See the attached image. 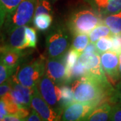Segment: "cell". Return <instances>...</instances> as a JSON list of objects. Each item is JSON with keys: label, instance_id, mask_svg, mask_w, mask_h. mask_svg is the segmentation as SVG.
Here are the masks:
<instances>
[{"label": "cell", "instance_id": "obj_37", "mask_svg": "<svg viewBox=\"0 0 121 121\" xmlns=\"http://www.w3.org/2000/svg\"><path fill=\"white\" fill-rule=\"evenodd\" d=\"M4 121H21L22 119L20 117L18 116L17 114H8L4 117Z\"/></svg>", "mask_w": 121, "mask_h": 121}, {"label": "cell", "instance_id": "obj_28", "mask_svg": "<svg viewBox=\"0 0 121 121\" xmlns=\"http://www.w3.org/2000/svg\"><path fill=\"white\" fill-rule=\"evenodd\" d=\"M21 1L22 0H0V6L9 14L13 12Z\"/></svg>", "mask_w": 121, "mask_h": 121}, {"label": "cell", "instance_id": "obj_3", "mask_svg": "<svg viewBox=\"0 0 121 121\" xmlns=\"http://www.w3.org/2000/svg\"><path fill=\"white\" fill-rule=\"evenodd\" d=\"M70 31L67 26L56 23L48 31L46 36V48L48 58L60 59L71 47Z\"/></svg>", "mask_w": 121, "mask_h": 121}, {"label": "cell", "instance_id": "obj_11", "mask_svg": "<svg viewBox=\"0 0 121 121\" xmlns=\"http://www.w3.org/2000/svg\"><path fill=\"white\" fill-rule=\"evenodd\" d=\"M100 60L106 75L113 83L121 79L119 73L118 53L110 50L100 55Z\"/></svg>", "mask_w": 121, "mask_h": 121}, {"label": "cell", "instance_id": "obj_36", "mask_svg": "<svg viewBox=\"0 0 121 121\" xmlns=\"http://www.w3.org/2000/svg\"><path fill=\"white\" fill-rule=\"evenodd\" d=\"M83 52H92V53L98 54L96 47H95V44L92 43H88V44L86 46V47L85 48V49L83 50Z\"/></svg>", "mask_w": 121, "mask_h": 121}, {"label": "cell", "instance_id": "obj_42", "mask_svg": "<svg viewBox=\"0 0 121 121\" xmlns=\"http://www.w3.org/2000/svg\"><path fill=\"white\" fill-rule=\"evenodd\" d=\"M4 120V116H2L1 114H0V121H2Z\"/></svg>", "mask_w": 121, "mask_h": 121}, {"label": "cell", "instance_id": "obj_30", "mask_svg": "<svg viewBox=\"0 0 121 121\" xmlns=\"http://www.w3.org/2000/svg\"><path fill=\"white\" fill-rule=\"evenodd\" d=\"M84 1L99 14L110 0H84Z\"/></svg>", "mask_w": 121, "mask_h": 121}, {"label": "cell", "instance_id": "obj_15", "mask_svg": "<svg viewBox=\"0 0 121 121\" xmlns=\"http://www.w3.org/2000/svg\"><path fill=\"white\" fill-rule=\"evenodd\" d=\"M112 111L111 105L104 102L93 110L91 114L87 117L86 121H110V117Z\"/></svg>", "mask_w": 121, "mask_h": 121}, {"label": "cell", "instance_id": "obj_29", "mask_svg": "<svg viewBox=\"0 0 121 121\" xmlns=\"http://www.w3.org/2000/svg\"><path fill=\"white\" fill-rule=\"evenodd\" d=\"M110 103L113 104H121V79L114 87L112 94L109 99Z\"/></svg>", "mask_w": 121, "mask_h": 121}, {"label": "cell", "instance_id": "obj_4", "mask_svg": "<svg viewBox=\"0 0 121 121\" xmlns=\"http://www.w3.org/2000/svg\"><path fill=\"white\" fill-rule=\"evenodd\" d=\"M38 0H22L13 12L7 14L1 35L4 39L14 29L26 26L34 17Z\"/></svg>", "mask_w": 121, "mask_h": 121}, {"label": "cell", "instance_id": "obj_31", "mask_svg": "<svg viewBox=\"0 0 121 121\" xmlns=\"http://www.w3.org/2000/svg\"><path fill=\"white\" fill-rule=\"evenodd\" d=\"M110 121H121V104H115L112 106Z\"/></svg>", "mask_w": 121, "mask_h": 121}, {"label": "cell", "instance_id": "obj_10", "mask_svg": "<svg viewBox=\"0 0 121 121\" xmlns=\"http://www.w3.org/2000/svg\"><path fill=\"white\" fill-rule=\"evenodd\" d=\"M96 107L94 104L74 102L64 109L61 121H86L87 117Z\"/></svg>", "mask_w": 121, "mask_h": 121}, {"label": "cell", "instance_id": "obj_13", "mask_svg": "<svg viewBox=\"0 0 121 121\" xmlns=\"http://www.w3.org/2000/svg\"><path fill=\"white\" fill-rule=\"evenodd\" d=\"M26 26H20L16 28L8 35V37L6 38L7 41L4 43L9 48L16 50H24L26 48V35H25Z\"/></svg>", "mask_w": 121, "mask_h": 121}, {"label": "cell", "instance_id": "obj_27", "mask_svg": "<svg viewBox=\"0 0 121 121\" xmlns=\"http://www.w3.org/2000/svg\"><path fill=\"white\" fill-rule=\"evenodd\" d=\"M17 68L10 67L4 65L0 60V85L8 80L16 71Z\"/></svg>", "mask_w": 121, "mask_h": 121}, {"label": "cell", "instance_id": "obj_16", "mask_svg": "<svg viewBox=\"0 0 121 121\" xmlns=\"http://www.w3.org/2000/svg\"><path fill=\"white\" fill-rule=\"evenodd\" d=\"M102 22L110 28L113 35H121V12L104 16Z\"/></svg>", "mask_w": 121, "mask_h": 121}, {"label": "cell", "instance_id": "obj_39", "mask_svg": "<svg viewBox=\"0 0 121 121\" xmlns=\"http://www.w3.org/2000/svg\"><path fill=\"white\" fill-rule=\"evenodd\" d=\"M119 56V73H120V78L121 79V52L118 54Z\"/></svg>", "mask_w": 121, "mask_h": 121}, {"label": "cell", "instance_id": "obj_20", "mask_svg": "<svg viewBox=\"0 0 121 121\" xmlns=\"http://www.w3.org/2000/svg\"><path fill=\"white\" fill-rule=\"evenodd\" d=\"M79 56L80 55L76 51H75L72 48H69V50L65 52V54L63 57V60L66 66L67 70L68 71V74H69L70 69L78 63Z\"/></svg>", "mask_w": 121, "mask_h": 121}, {"label": "cell", "instance_id": "obj_17", "mask_svg": "<svg viewBox=\"0 0 121 121\" xmlns=\"http://www.w3.org/2000/svg\"><path fill=\"white\" fill-rule=\"evenodd\" d=\"M88 35L90 37V43H95L101 38L111 37L113 35L110 28L103 23L96 26Z\"/></svg>", "mask_w": 121, "mask_h": 121}, {"label": "cell", "instance_id": "obj_24", "mask_svg": "<svg viewBox=\"0 0 121 121\" xmlns=\"http://www.w3.org/2000/svg\"><path fill=\"white\" fill-rule=\"evenodd\" d=\"M95 47L99 55L103 52L112 49L113 43L111 37H103L95 43Z\"/></svg>", "mask_w": 121, "mask_h": 121}, {"label": "cell", "instance_id": "obj_34", "mask_svg": "<svg viewBox=\"0 0 121 121\" xmlns=\"http://www.w3.org/2000/svg\"><path fill=\"white\" fill-rule=\"evenodd\" d=\"M43 118L34 109L31 110L29 115L24 119V121H43Z\"/></svg>", "mask_w": 121, "mask_h": 121}, {"label": "cell", "instance_id": "obj_6", "mask_svg": "<svg viewBox=\"0 0 121 121\" xmlns=\"http://www.w3.org/2000/svg\"><path fill=\"white\" fill-rule=\"evenodd\" d=\"M43 99L54 109L63 112L60 87L51 80L45 73L36 85Z\"/></svg>", "mask_w": 121, "mask_h": 121}, {"label": "cell", "instance_id": "obj_41", "mask_svg": "<svg viewBox=\"0 0 121 121\" xmlns=\"http://www.w3.org/2000/svg\"><path fill=\"white\" fill-rule=\"evenodd\" d=\"M38 1H42V0H38ZM46 1H49L50 3H51V4H53V3H55V2L57 1L58 0H46Z\"/></svg>", "mask_w": 121, "mask_h": 121}, {"label": "cell", "instance_id": "obj_5", "mask_svg": "<svg viewBox=\"0 0 121 121\" xmlns=\"http://www.w3.org/2000/svg\"><path fill=\"white\" fill-rule=\"evenodd\" d=\"M15 73L12 75L15 81L24 86L35 87L46 73V61L40 56L22 66L16 73Z\"/></svg>", "mask_w": 121, "mask_h": 121}, {"label": "cell", "instance_id": "obj_19", "mask_svg": "<svg viewBox=\"0 0 121 121\" xmlns=\"http://www.w3.org/2000/svg\"><path fill=\"white\" fill-rule=\"evenodd\" d=\"M52 16L50 14H40L33 17L34 26L39 30L44 31L50 28L52 24Z\"/></svg>", "mask_w": 121, "mask_h": 121}, {"label": "cell", "instance_id": "obj_18", "mask_svg": "<svg viewBox=\"0 0 121 121\" xmlns=\"http://www.w3.org/2000/svg\"><path fill=\"white\" fill-rule=\"evenodd\" d=\"M90 43V37L88 34H78L74 35L70 48H72L81 55Z\"/></svg>", "mask_w": 121, "mask_h": 121}, {"label": "cell", "instance_id": "obj_14", "mask_svg": "<svg viewBox=\"0 0 121 121\" xmlns=\"http://www.w3.org/2000/svg\"><path fill=\"white\" fill-rule=\"evenodd\" d=\"M23 55L21 50L9 48L5 45V49L0 54V60L8 67L17 68L22 61Z\"/></svg>", "mask_w": 121, "mask_h": 121}, {"label": "cell", "instance_id": "obj_7", "mask_svg": "<svg viewBox=\"0 0 121 121\" xmlns=\"http://www.w3.org/2000/svg\"><path fill=\"white\" fill-rule=\"evenodd\" d=\"M78 62L83 65L87 71V75L106 84H110L101 64L100 55L92 52H82Z\"/></svg>", "mask_w": 121, "mask_h": 121}, {"label": "cell", "instance_id": "obj_12", "mask_svg": "<svg viewBox=\"0 0 121 121\" xmlns=\"http://www.w3.org/2000/svg\"><path fill=\"white\" fill-rule=\"evenodd\" d=\"M12 80L13 85L10 90V94L13 101L20 108H30L31 107L32 97L35 91V86L32 87L24 86L15 81L13 78Z\"/></svg>", "mask_w": 121, "mask_h": 121}, {"label": "cell", "instance_id": "obj_1", "mask_svg": "<svg viewBox=\"0 0 121 121\" xmlns=\"http://www.w3.org/2000/svg\"><path fill=\"white\" fill-rule=\"evenodd\" d=\"M75 102L91 104L96 106L109 101L114 87L95 78L84 76L74 80L71 85Z\"/></svg>", "mask_w": 121, "mask_h": 121}, {"label": "cell", "instance_id": "obj_22", "mask_svg": "<svg viewBox=\"0 0 121 121\" xmlns=\"http://www.w3.org/2000/svg\"><path fill=\"white\" fill-rule=\"evenodd\" d=\"M61 94H62V104L63 107L65 109L69 105L75 102L74 98V94L71 87L66 85H63L60 86Z\"/></svg>", "mask_w": 121, "mask_h": 121}, {"label": "cell", "instance_id": "obj_33", "mask_svg": "<svg viewBox=\"0 0 121 121\" xmlns=\"http://www.w3.org/2000/svg\"><path fill=\"white\" fill-rule=\"evenodd\" d=\"M112 40V51L117 52L118 54L121 52V35H112L111 36Z\"/></svg>", "mask_w": 121, "mask_h": 121}, {"label": "cell", "instance_id": "obj_21", "mask_svg": "<svg viewBox=\"0 0 121 121\" xmlns=\"http://www.w3.org/2000/svg\"><path fill=\"white\" fill-rule=\"evenodd\" d=\"M120 12H121V0H110L100 12L99 16L104 17Z\"/></svg>", "mask_w": 121, "mask_h": 121}, {"label": "cell", "instance_id": "obj_32", "mask_svg": "<svg viewBox=\"0 0 121 121\" xmlns=\"http://www.w3.org/2000/svg\"><path fill=\"white\" fill-rule=\"evenodd\" d=\"M12 85H13V80L12 76L4 83L0 85V99L2 97H4L6 94H8L9 91H10Z\"/></svg>", "mask_w": 121, "mask_h": 121}, {"label": "cell", "instance_id": "obj_40", "mask_svg": "<svg viewBox=\"0 0 121 121\" xmlns=\"http://www.w3.org/2000/svg\"><path fill=\"white\" fill-rule=\"evenodd\" d=\"M5 49V45L4 44H0V54L1 53V52L4 51V50Z\"/></svg>", "mask_w": 121, "mask_h": 121}, {"label": "cell", "instance_id": "obj_9", "mask_svg": "<svg viewBox=\"0 0 121 121\" xmlns=\"http://www.w3.org/2000/svg\"><path fill=\"white\" fill-rule=\"evenodd\" d=\"M48 78L59 86L69 83V74L63 60L48 58L46 60V73Z\"/></svg>", "mask_w": 121, "mask_h": 121}, {"label": "cell", "instance_id": "obj_26", "mask_svg": "<svg viewBox=\"0 0 121 121\" xmlns=\"http://www.w3.org/2000/svg\"><path fill=\"white\" fill-rule=\"evenodd\" d=\"M50 14L52 16V9L51 3L46 0L38 1L36 7L35 9V16H38L40 14Z\"/></svg>", "mask_w": 121, "mask_h": 121}, {"label": "cell", "instance_id": "obj_23", "mask_svg": "<svg viewBox=\"0 0 121 121\" xmlns=\"http://www.w3.org/2000/svg\"><path fill=\"white\" fill-rule=\"evenodd\" d=\"M87 71L86 68L83 65H81L78 62L69 71V82H71V81H74L78 78L87 76Z\"/></svg>", "mask_w": 121, "mask_h": 121}, {"label": "cell", "instance_id": "obj_35", "mask_svg": "<svg viewBox=\"0 0 121 121\" xmlns=\"http://www.w3.org/2000/svg\"><path fill=\"white\" fill-rule=\"evenodd\" d=\"M6 16H7V13L4 10V9L2 7L0 6V35L1 33V30L3 28V26L5 23V20L6 18Z\"/></svg>", "mask_w": 121, "mask_h": 121}, {"label": "cell", "instance_id": "obj_2", "mask_svg": "<svg viewBox=\"0 0 121 121\" xmlns=\"http://www.w3.org/2000/svg\"><path fill=\"white\" fill-rule=\"evenodd\" d=\"M99 16L91 7L76 9L70 14L66 26L73 35L89 34L96 26L103 23Z\"/></svg>", "mask_w": 121, "mask_h": 121}, {"label": "cell", "instance_id": "obj_25", "mask_svg": "<svg viewBox=\"0 0 121 121\" xmlns=\"http://www.w3.org/2000/svg\"><path fill=\"white\" fill-rule=\"evenodd\" d=\"M26 48H35L37 44V34L34 28L26 26L25 28Z\"/></svg>", "mask_w": 121, "mask_h": 121}, {"label": "cell", "instance_id": "obj_8", "mask_svg": "<svg viewBox=\"0 0 121 121\" xmlns=\"http://www.w3.org/2000/svg\"><path fill=\"white\" fill-rule=\"evenodd\" d=\"M31 107L39 113L44 121H56L61 120L63 112L54 109L47 104L39 93L37 86L35 87L32 94Z\"/></svg>", "mask_w": 121, "mask_h": 121}, {"label": "cell", "instance_id": "obj_38", "mask_svg": "<svg viewBox=\"0 0 121 121\" xmlns=\"http://www.w3.org/2000/svg\"><path fill=\"white\" fill-rule=\"evenodd\" d=\"M0 114L2 116H4V117L6 115H8L7 108H6V105H5L4 100L2 98L0 99Z\"/></svg>", "mask_w": 121, "mask_h": 121}]
</instances>
